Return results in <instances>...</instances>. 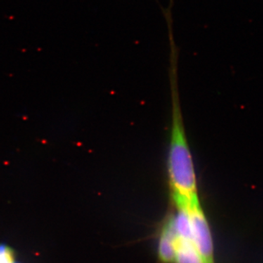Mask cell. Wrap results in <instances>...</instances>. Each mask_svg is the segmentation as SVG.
<instances>
[{
  "instance_id": "5b68a950",
  "label": "cell",
  "mask_w": 263,
  "mask_h": 263,
  "mask_svg": "<svg viewBox=\"0 0 263 263\" xmlns=\"http://www.w3.org/2000/svg\"><path fill=\"white\" fill-rule=\"evenodd\" d=\"M0 263H19L15 259L14 252L8 246L0 245Z\"/></svg>"
},
{
  "instance_id": "277c9868",
  "label": "cell",
  "mask_w": 263,
  "mask_h": 263,
  "mask_svg": "<svg viewBox=\"0 0 263 263\" xmlns=\"http://www.w3.org/2000/svg\"><path fill=\"white\" fill-rule=\"evenodd\" d=\"M174 263H204L192 238H181L176 235Z\"/></svg>"
},
{
  "instance_id": "6da1fadb",
  "label": "cell",
  "mask_w": 263,
  "mask_h": 263,
  "mask_svg": "<svg viewBox=\"0 0 263 263\" xmlns=\"http://www.w3.org/2000/svg\"><path fill=\"white\" fill-rule=\"evenodd\" d=\"M173 95V123L168 159L170 183L173 197L191 199L197 196L196 175L185 136L177 95Z\"/></svg>"
},
{
  "instance_id": "3957f363",
  "label": "cell",
  "mask_w": 263,
  "mask_h": 263,
  "mask_svg": "<svg viewBox=\"0 0 263 263\" xmlns=\"http://www.w3.org/2000/svg\"><path fill=\"white\" fill-rule=\"evenodd\" d=\"M176 241V234L171 217L162 228L159 240L158 254L162 262L174 263Z\"/></svg>"
},
{
  "instance_id": "7a4b0ae2",
  "label": "cell",
  "mask_w": 263,
  "mask_h": 263,
  "mask_svg": "<svg viewBox=\"0 0 263 263\" xmlns=\"http://www.w3.org/2000/svg\"><path fill=\"white\" fill-rule=\"evenodd\" d=\"M175 204L184 205L187 210L192 230V240L204 263H214V247L210 228L200 207L198 197Z\"/></svg>"
}]
</instances>
